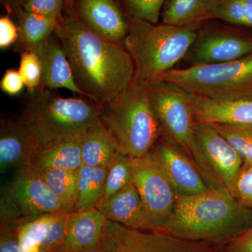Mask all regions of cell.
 Listing matches in <instances>:
<instances>
[{"instance_id": "cb8c5ba5", "label": "cell", "mask_w": 252, "mask_h": 252, "mask_svg": "<svg viewBox=\"0 0 252 252\" xmlns=\"http://www.w3.org/2000/svg\"><path fill=\"white\" fill-rule=\"evenodd\" d=\"M107 167L83 165L77 171V195L74 211L98 208L104 194Z\"/></svg>"}, {"instance_id": "5bb4252c", "label": "cell", "mask_w": 252, "mask_h": 252, "mask_svg": "<svg viewBox=\"0 0 252 252\" xmlns=\"http://www.w3.org/2000/svg\"><path fill=\"white\" fill-rule=\"evenodd\" d=\"M149 152L160 164L179 196L197 195L209 190L191 160L173 144L160 137Z\"/></svg>"}, {"instance_id": "d6986e66", "label": "cell", "mask_w": 252, "mask_h": 252, "mask_svg": "<svg viewBox=\"0 0 252 252\" xmlns=\"http://www.w3.org/2000/svg\"><path fill=\"white\" fill-rule=\"evenodd\" d=\"M107 220L104 214L97 208L72 212L68 220L64 243L59 249L77 251L99 248Z\"/></svg>"}, {"instance_id": "ba28073f", "label": "cell", "mask_w": 252, "mask_h": 252, "mask_svg": "<svg viewBox=\"0 0 252 252\" xmlns=\"http://www.w3.org/2000/svg\"><path fill=\"white\" fill-rule=\"evenodd\" d=\"M149 94L161 130L160 137L191 160L196 123L190 94L175 84L160 79L149 83Z\"/></svg>"}, {"instance_id": "52a82bcc", "label": "cell", "mask_w": 252, "mask_h": 252, "mask_svg": "<svg viewBox=\"0 0 252 252\" xmlns=\"http://www.w3.org/2000/svg\"><path fill=\"white\" fill-rule=\"evenodd\" d=\"M61 212H74L29 167L17 170L1 191V224L17 225L29 219Z\"/></svg>"}, {"instance_id": "9a60e30c", "label": "cell", "mask_w": 252, "mask_h": 252, "mask_svg": "<svg viewBox=\"0 0 252 252\" xmlns=\"http://www.w3.org/2000/svg\"><path fill=\"white\" fill-rule=\"evenodd\" d=\"M41 147L20 119L1 121L0 129V170L31 167L40 153Z\"/></svg>"}, {"instance_id": "836d02e7", "label": "cell", "mask_w": 252, "mask_h": 252, "mask_svg": "<svg viewBox=\"0 0 252 252\" xmlns=\"http://www.w3.org/2000/svg\"><path fill=\"white\" fill-rule=\"evenodd\" d=\"M18 28L13 22L8 13L0 18V48L7 49L18 40Z\"/></svg>"}, {"instance_id": "60d3db41", "label": "cell", "mask_w": 252, "mask_h": 252, "mask_svg": "<svg viewBox=\"0 0 252 252\" xmlns=\"http://www.w3.org/2000/svg\"><path fill=\"white\" fill-rule=\"evenodd\" d=\"M55 252H101L99 250V248L89 249V250H77V251H74V250H64V249H59L56 250Z\"/></svg>"}, {"instance_id": "7402d4cb", "label": "cell", "mask_w": 252, "mask_h": 252, "mask_svg": "<svg viewBox=\"0 0 252 252\" xmlns=\"http://www.w3.org/2000/svg\"><path fill=\"white\" fill-rule=\"evenodd\" d=\"M219 0H166L162 23L175 26L202 24L214 19Z\"/></svg>"}, {"instance_id": "9c48e42d", "label": "cell", "mask_w": 252, "mask_h": 252, "mask_svg": "<svg viewBox=\"0 0 252 252\" xmlns=\"http://www.w3.org/2000/svg\"><path fill=\"white\" fill-rule=\"evenodd\" d=\"M191 161L209 189L230 192L243 165V160L212 124L194 127Z\"/></svg>"}, {"instance_id": "7a4b0ae2", "label": "cell", "mask_w": 252, "mask_h": 252, "mask_svg": "<svg viewBox=\"0 0 252 252\" xmlns=\"http://www.w3.org/2000/svg\"><path fill=\"white\" fill-rule=\"evenodd\" d=\"M252 227V210L230 192L209 189L197 195H177L164 233L188 241L234 240Z\"/></svg>"}, {"instance_id": "484cf974", "label": "cell", "mask_w": 252, "mask_h": 252, "mask_svg": "<svg viewBox=\"0 0 252 252\" xmlns=\"http://www.w3.org/2000/svg\"><path fill=\"white\" fill-rule=\"evenodd\" d=\"M34 172L40 176L58 198L72 211L75 212L77 171L63 169H46Z\"/></svg>"}, {"instance_id": "5b68a950", "label": "cell", "mask_w": 252, "mask_h": 252, "mask_svg": "<svg viewBox=\"0 0 252 252\" xmlns=\"http://www.w3.org/2000/svg\"><path fill=\"white\" fill-rule=\"evenodd\" d=\"M100 107L99 119L123 154L132 158L144 157L161 137L149 84L133 81L122 97Z\"/></svg>"}, {"instance_id": "b9f144b4", "label": "cell", "mask_w": 252, "mask_h": 252, "mask_svg": "<svg viewBox=\"0 0 252 252\" xmlns=\"http://www.w3.org/2000/svg\"><path fill=\"white\" fill-rule=\"evenodd\" d=\"M41 252H46V251H41Z\"/></svg>"}, {"instance_id": "74e56055", "label": "cell", "mask_w": 252, "mask_h": 252, "mask_svg": "<svg viewBox=\"0 0 252 252\" xmlns=\"http://www.w3.org/2000/svg\"><path fill=\"white\" fill-rule=\"evenodd\" d=\"M24 1L25 0H1V2L7 9L8 13L14 11H17L18 13L21 10L23 9Z\"/></svg>"}, {"instance_id": "30bf717a", "label": "cell", "mask_w": 252, "mask_h": 252, "mask_svg": "<svg viewBox=\"0 0 252 252\" xmlns=\"http://www.w3.org/2000/svg\"><path fill=\"white\" fill-rule=\"evenodd\" d=\"M208 22V21H207ZM200 25L184 61L188 67L231 62L252 54V34L223 25Z\"/></svg>"}, {"instance_id": "603a6c76", "label": "cell", "mask_w": 252, "mask_h": 252, "mask_svg": "<svg viewBox=\"0 0 252 252\" xmlns=\"http://www.w3.org/2000/svg\"><path fill=\"white\" fill-rule=\"evenodd\" d=\"M81 136L58 142L41 149L30 168L34 171H40L46 169H63L78 171L83 165Z\"/></svg>"}, {"instance_id": "7c38bea8", "label": "cell", "mask_w": 252, "mask_h": 252, "mask_svg": "<svg viewBox=\"0 0 252 252\" xmlns=\"http://www.w3.org/2000/svg\"><path fill=\"white\" fill-rule=\"evenodd\" d=\"M103 241L118 252H204L188 240L161 231H142L107 220Z\"/></svg>"}, {"instance_id": "8fae6325", "label": "cell", "mask_w": 252, "mask_h": 252, "mask_svg": "<svg viewBox=\"0 0 252 252\" xmlns=\"http://www.w3.org/2000/svg\"><path fill=\"white\" fill-rule=\"evenodd\" d=\"M132 167L133 184L144 207L158 230L164 232L175 208L177 197L175 189L150 152L132 158Z\"/></svg>"}, {"instance_id": "6da1fadb", "label": "cell", "mask_w": 252, "mask_h": 252, "mask_svg": "<svg viewBox=\"0 0 252 252\" xmlns=\"http://www.w3.org/2000/svg\"><path fill=\"white\" fill-rule=\"evenodd\" d=\"M55 34L62 44L84 97L102 105L117 100L132 85L135 64L124 44L94 34L77 13L63 16Z\"/></svg>"}, {"instance_id": "277c9868", "label": "cell", "mask_w": 252, "mask_h": 252, "mask_svg": "<svg viewBox=\"0 0 252 252\" xmlns=\"http://www.w3.org/2000/svg\"><path fill=\"white\" fill-rule=\"evenodd\" d=\"M128 21L124 46L135 64L134 81L147 84L185 59L200 25L153 24L130 18Z\"/></svg>"}, {"instance_id": "d6a6232c", "label": "cell", "mask_w": 252, "mask_h": 252, "mask_svg": "<svg viewBox=\"0 0 252 252\" xmlns=\"http://www.w3.org/2000/svg\"><path fill=\"white\" fill-rule=\"evenodd\" d=\"M23 9L59 20L63 16L64 0H25Z\"/></svg>"}, {"instance_id": "f1b7e54d", "label": "cell", "mask_w": 252, "mask_h": 252, "mask_svg": "<svg viewBox=\"0 0 252 252\" xmlns=\"http://www.w3.org/2000/svg\"><path fill=\"white\" fill-rule=\"evenodd\" d=\"M214 19L252 28V0H219Z\"/></svg>"}, {"instance_id": "44dd1931", "label": "cell", "mask_w": 252, "mask_h": 252, "mask_svg": "<svg viewBox=\"0 0 252 252\" xmlns=\"http://www.w3.org/2000/svg\"><path fill=\"white\" fill-rule=\"evenodd\" d=\"M81 159L84 165L108 167L119 153L117 142L100 119L81 136Z\"/></svg>"}, {"instance_id": "4316f807", "label": "cell", "mask_w": 252, "mask_h": 252, "mask_svg": "<svg viewBox=\"0 0 252 252\" xmlns=\"http://www.w3.org/2000/svg\"><path fill=\"white\" fill-rule=\"evenodd\" d=\"M132 184H133L132 158L119 152L107 167L103 196L99 207Z\"/></svg>"}, {"instance_id": "ffe728a7", "label": "cell", "mask_w": 252, "mask_h": 252, "mask_svg": "<svg viewBox=\"0 0 252 252\" xmlns=\"http://www.w3.org/2000/svg\"><path fill=\"white\" fill-rule=\"evenodd\" d=\"M190 95L195 123L252 125V99L217 102L195 94Z\"/></svg>"}, {"instance_id": "f546056e", "label": "cell", "mask_w": 252, "mask_h": 252, "mask_svg": "<svg viewBox=\"0 0 252 252\" xmlns=\"http://www.w3.org/2000/svg\"><path fill=\"white\" fill-rule=\"evenodd\" d=\"M165 1L166 0H122L127 18L153 24H158Z\"/></svg>"}, {"instance_id": "4dcf8cb0", "label": "cell", "mask_w": 252, "mask_h": 252, "mask_svg": "<svg viewBox=\"0 0 252 252\" xmlns=\"http://www.w3.org/2000/svg\"><path fill=\"white\" fill-rule=\"evenodd\" d=\"M18 71L28 91H36L41 87L42 69L35 53L30 51L21 52Z\"/></svg>"}, {"instance_id": "d4e9b609", "label": "cell", "mask_w": 252, "mask_h": 252, "mask_svg": "<svg viewBox=\"0 0 252 252\" xmlns=\"http://www.w3.org/2000/svg\"><path fill=\"white\" fill-rule=\"evenodd\" d=\"M18 44L23 51H34L54 34L59 20L21 10Z\"/></svg>"}, {"instance_id": "d590c367", "label": "cell", "mask_w": 252, "mask_h": 252, "mask_svg": "<svg viewBox=\"0 0 252 252\" xmlns=\"http://www.w3.org/2000/svg\"><path fill=\"white\" fill-rule=\"evenodd\" d=\"M25 84L19 71L7 69L0 81V89L9 95H16L23 91Z\"/></svg>"}, {"instance_id": "e0dca14e", "label": "cell", "mask_w": 252, "mask_h": 252, "mask_svg": "<svg viewBox=\"0 0 252 252\" xmlns=\"http://www.w3.org/2000/svg\"><path fill=\"white\" fill-rule=\"evenodd\" d=\"M33 52L37 55L41 62V87L50 90L67 89L74 94L84 96L76 82L62 44L55 33Z\"/></svg>"}, {"instance_id": "2e32d148", "label": "cell", "mask_w": 252, "mask_h": 252, "mask_svg": "<svg viewBox=\"0 0 252 252\" xmlns=\"http://www.w3.org/2000/svg\"><path fill=\"white\" fill-rule=\"evenodd\" d=\"M78 17L94 34L106 40L124 44L129 21L114 0H79Z\"/></svg>"}, {"instance_id": "8d00e7d4", "label": "cell", "mask_w": 252, "mask_h": 252, "mask_svg": "<svg viewBox=\"0 0 252 252\" xmlns=\"http://www.w3.org/2000/svg\"><path fill=\"white\" fill-rule=\"evenodd\" d=\"M229 252H252V227L233 240Z\"/></svg>"}, {"instance_id": "4fadbf2b", "label": "cell", "mask_w": 252, "mask_h": 252, "mask_svg": "<svg viewBox=\"0 0 252 252\" xmlns=\"http://www.w3.org/2000/svg\"><path fill=\"white\" fill-rule=\"evenodd\" d=\"M71 213L46 214L11 224L17 229L21 252H56L64 243Z\"/></svg>"}, {"instance_id": "e575fe53", "label": "cell", "mask_w": 252, "mask_h": 252, "mask_svg": "<svg viewBox=\"0 0 252 252\" xmlns=\"http://www.w3.org/2000/svg\"><path fill=\"white\" fill-rule=\"evenodd\" d=\"M0 252H21L17 229L14 225H0Z\"/></svg>"}, {"instance_id": "8992f818", "label": "cell", "mask_w": 252, "mask_h": 252, "mask_svg": "<svg viewBox=\"0 0 252 252\" xmlns=\"http://www.w3.org/2000/svg\"><path fill=\"white\" fill-rule=\"evenodd\" d=\"M158 79L217 102L252 99V54L231 62L172 69Z\"/></svg>"}, {"instance_id": "83f0119b", "label": "cell", "mask_w": 252, "mask_h": 252, "mask_svg": "<svg viewBox=\"0 0 252 252\" xmlns=\"http://www.w3.org/2000/svg\"><path fill=\"white\" fill-rule=\"evenodd\" d=\"M212 125L238 152L243 158V164L252 165V125L225 124Z\"/></svg>"}, {"instance_id": "3957f363", "label": "cell", "mask_w": 252, "mask_h": 252, "mask_svg": "<svg viewBox=\"0 0 252 252\" xmlns=\"http://www.w3.org/2000/svg\"><path fill=\"white\" fill-rule=\"evenodd\" d=\"M28 92L19 119L41 149L81 137L99 119L100 105L87 97H63L41 86Z\"/></svg>"}, {"instance_id": "ac0fdd59", "label": "cell", "mask_w": 252, "mask_h": 252, "mask_svg": "<svg viewBox=\"0 0 252 252\" xmlns=\"http://www.w3.org/2000/svg\"><path fill=\"white\" fill-rule=\"evenodd\" d=\"M107 220L132 229L159 231L144 207L134 184L98 207Z\"/></svg>"}, {"instance_id": "f35d334b", "label": "cell", "mask_w": 252, "mask_h": 252, "mask_svg": "<svg viewBox=\"0 0 252 252\" xmlns=\"http://www.w3.org/2000/svg\"><path fill=\"white\" fill-rule=\"evenodd\" d=\"M75 0H64V10L67 14H76Z\"/></svg>"}, {"instance_id": "ab89813d", "label": "cell", "mask_w": 252, "mask_h": 252, "mask_svg": "<svg viewBox=\"0 0 252 252\" xmlns=\"http://www.w3.org/2000/svg\"><path fill=\"white\" fill-rule=\"evenodd\" d=\"M99 248L101 252H118L115 249L113 248L109 244H107L102 240L100 244H99Z\"/></svg>"}, {"instance_id": "1f68e13d", "label": "cell", "mask_w": 252, "mask_h": 252, "mask_svg": "<svg viewBox=\"0 0 252 252\" xmlns=\"http://www.w3.org/2000/svg\"><path fill=\"white\" fill-rule=\"evenodd\" d=\"M230 193L244 206L252 210V165L243 164Z\"/></svg>"}]
</instances>
